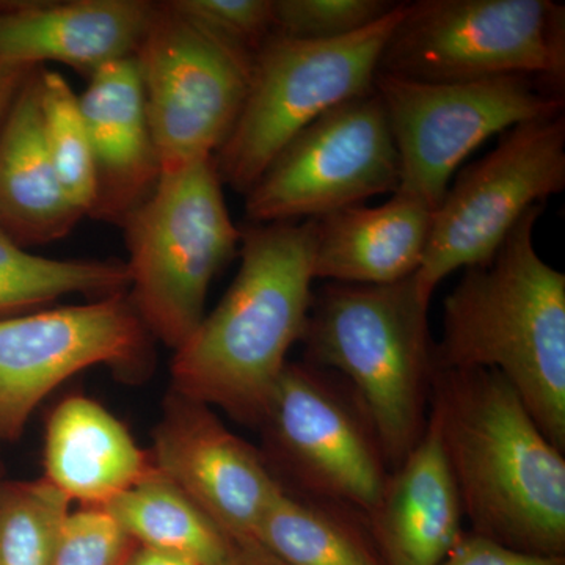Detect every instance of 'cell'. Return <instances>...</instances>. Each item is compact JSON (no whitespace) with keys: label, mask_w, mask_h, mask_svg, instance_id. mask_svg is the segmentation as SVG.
Here are the masks:
<instances>
[{"label":"cell","mask_w":565,"mask_h":565,"mask_svg":"<svg viewBox=\"0 0 565 565\" xmlns=\"http://www.w3.org/2000/svg\"><path fill=\"white\" fill-rule=\"evenodd\" d=\"M151 341L128 294L0 319V445L20 440L36 407L88 367L147 373Z\"/></svg>","instance_id":"cell-13"},{"label":"cell","mask_w":565,"mask_h":565,"mask_svg":"<svg viewBox=\"0 0 565 565\" xmlns=\"http://www.w3.org/2000/svg\"><path fill=\"white\" fill-rule=\"evenodd\" d=\"M71 505L47 479L0 478V565H54Z\"/></svg>","instance_id":"cell-24"},{"label":"cell","mask_w":565,"mask_h":565,"mask_svg":"<svg viewBox=\"0 0 565 565\" xmlns=\"http://www.w3.org/2000/svg\"><path fill=\"white\" fill-rule=\"evenodd\" d=\"M390 0H274V35L303 41L344 39L381 21Z\"/></svg>","instance_id":"cell-26"},{"label":"cell","mask_w":565,"mask_h":565,"mask_svg":"<svg viewBox=\"0 0 565 565\" xmlns=\"http://www.w3.org/2000/svg\"><path fill=\"white\" fill-rule=\"evenodd\" d=\"M221 565H288L258 539L233 541L232 552Z\"/></svg>","instance_id":"cell-31"},{"label":"cell","mask_w":565,"mask_h":565,"mask_svg":"<svg viewBox=\"0 0 565 565\" xmlns=\"http://www.w3.org/2000/svg\"><path fill=\"white\" fill-rule=\"evenodd\" d=\"M545 204L531 207L490 262L463 269L444 302L437 370L503 375L561 452L565 449V275L534 247Z\"/></svg>","instance_id":"cell-3"},{"label":"cell","mask_w":565,"mask_h":565,"mask_svg":"<svg viewBox=\"0 0 565 565\" xmlns=\"http://www.w3.org/2000/svg\"><path fill=\"white\" fill-rule=\"evenodd\" d=\"M154 11L148 0L2 3L0 55L35 66L57 62L90 77L136 55Z\"/></svg>","instance_id":"cell-16"},{"label":"cell","mask_w":565,"mask_h":565,"mask_svg":"<svg viewBox=\"0 0 565 565\" xmlns=\"http://www.w3.org/2000/svg\"><path fill=\"white\" fill-rule=\"evenodd\" d=\"M79 102L96 180L88 217L122 226L150 199L162 174L134 57L93 73Z\"/></svg>","instance_id":"cell-15"},{"label":"cell","mask_w":565,"mask_h":565,"mask_svg":"<svg viewBox=\"0 0 565 565\" xmlns=\"http://www.w3.org/2000/svg\"><path fill=\"white\" fill-rule=\"evenodd\" d=\"M129 285L126 263L33 255L0 228V319L44 310L70 294L93 300L122 296Z\"/></svg>","instance_id":"cell-23"},{"label":"cell","mask_w":565,"mask_h":565,"mask_svg":"<svg viewBox=\"0 0 565 565\" xmlns=\"http://www.w3.org/2000/svg\"><path fill=\"white\" fill-rule=\"evenodd\" d=\"M565 188L563 111L509 129L486 158L457 174L430 223L415 273L423 300L455 270L490 262L531 207Z\"/></svg>","instance_id":"cell-9"},{"label":"cell","mask_w":565,"mask_h":565,"mask_svg":"<svg viewBox=\"0 0 565 565\" xmlns=\"http://www.w3.org/2000/svg\"><path fill=\"white\" fill-rule=\"evenodd\" d=\"M44 141L63 191L84 215L95 203L96 180L90 137L79 95L57 71L41 70Z\"/></svg>","instance_id":"cell-25"},{"label":"cell","mask_w":565,"mask_h":565,"mask_svg":"<svg viewBox=\"0 0 565 565\" xmlns=\"http://www.w3.org/2000/svg\"><path fill=\"white\" fill-rule=\"evenodd\" d=\"M125 565H200L172 553L159 552V550L147 548L137 545L131 555L126 559Z\"/></svg>","instance_id":"cell-32"},{"label":"cell","mask_w":565,"mask_h":565,"mask_svg":"<svg viewBox=\"0 0 565 565\" xmlns=\"http://www.w3.org/2000/svg\"><path fill=\"white\" fill-rule=\"evenodd\" d=\"M462 505L437 416L404 462L386 479L370 515V534L384 565H440L462 535Z\"/></svg>","instance_id":"cell-17"},{"label":"cell","mask_w":565,"mask_h":565,"mask_svg":"<svg viewBox=\"0 0 565 565\" xmlns=\"http://www.w3.org/2000/svg\"><path fill=\"white\" fill-rule=\"evenodd\" d=\"M36 68L40 66L11 61V58L0 55V131H2L3 122L9 117L21 88L24 87L25 81Z\"/></svg>","instance_id":"cell-30"},{"label":"cell","mask_w":565,"mask_h":565,"mask_svg":"<svg viewBox=\"0 0 565 565\" xmlns=\"http://www.w3.org/2000/svg\"><path fill=\"white\" fill-rule=\"evenodd\" d=\"M427 311L415 274L390 285L327 282L313 294L300 340L305 363L348 379L393 470L429 415L435 343Z\"/></svg>","instance_id":"cell-4"},{"label":"cell","mask_w":565,"mask_h":565,"mask_svg":"<svg viewBox=\"0 0 565 565\" xmlns=\"http://www.w3.org/2000/svg\"><path fill=\"white\" fill-rule=\"evenodd\" d=\"M399 156L375 88L297 134L245 193L253 225L319 218L399 189Z\"/></svg>","instance_id":"cell-12"},{"label":"cell","mask_w":565,"mask_h":565,"mask_svg":"<svg viewBox=\"0 0 565 565\" xmlns=\"http://www.w3.org/2000/svg\"><path fill=\"white\" fill-rule=\"evenodd\" d=\"M150 449L90 397H66L51 412L44 437V479L81 509H104L154 473Z\"/></svg>","instance_id":"cell-18"},{"label":"cell","mask_w":565,"mask_h":565,"mask_svg":"<svg viewBox=\"0 0 565 565\" xmlns=\"http://www.w3.org/2000/svg\"><path fill=\"white\" fill-rule=\"evenodd\" d=\"M377 74L430 84L527 76L564 92L565 7L552 0L405 2Z\"/></svg>","instance_id":"cell-7"},{"label":"cell","mask_w":565,"mask_h":565,"mask_svg":"<svg viewBox=\"0 0 565 565\" xmlns=\"http://www.w3.org/2000/svg\"><path fill=\"white\" fill-rule=\"evenodd\" d=\"M156 467V465H154ZM137 545L200 565H221L233 539L156 468L103 509Z\"/></svg>","instance_id":"cell-21"},{"label":"cell","mask_w":565,"mask_h":565,"mask_svg":"<svg viewBox=\"0 0 565 565\" xmlns=\"http://www.w3.org/2000/svg\"><path fill=\"white\" fill-rule=\"evenodd\" d=\"M137 544L103 509L73 511L54 565H125Z\"/></svg>","instance_id":"cell-28"},{"label":"cell","mask_w":565,"mask_h":565,"mask_svg":"<svg viewBox=\"0 0 565 565\" xmlns=\"http://www.w3.org/2000/svg\"><path fill=\"white\" fill-rule=\"evenodd\" d=\"M41 70L25 81L0 131V228L22 247L63 239L85 217L63 191L44 141Z\"/></svg>","instance_id":"cell-20"},{"label":"cell","mask_w":565,"mask_h":565,"mask_svg":"<svg viewBox=\"0 0 565 565\" xmlns=\"http://www.w3.org/2000/svg\"><path fill=\"white\" fill-rule=\"evenodd\" d=\"M440 565H565V559L564 556L519 552L492 539L463 533Z\"/></svg>","instance_id":"cell-29"},{"label":"cell","mask_w":565,"mask_h":565,"mask_svg":"<svg viewBox=\"0 0 565 565\" xmlns=\"http://www.w3.org/2000/svg\"><path fill=\"white\" fill-rule=\"evenodd\" d=\"M404 9L397 2L381 21L344 39L270 36L253 61L239 117L214 156L223 184L245 195L297 134L373 92L382 52Z\"/></svg>","instance_id":"cell-6"},{"label":"cell","mask_w":565,"mask_h":565,"mask_svg":"<svg viewBox=\"0 0 565 565\" xmlns=\"http://www.w3.org/2000/svg\"><path fill=\"white\" fill-rule=\"evenodd\" d=\"M152 462L233 541L256 539L282 484L266 457L211 407L173 392L152 434Z\"/></svg>","instance_id":"cell-14"},{"label":"cell","mask_w":565,"mask_h":565,"mask_svg":"<svg viewBox=\"0 0 565 565\" xmlns=\"http://www.w3.org/2000/svg\"><path fill=\"white\" fill-rule=\"evenodd\" d=\"M134 61L162 174L215 156L243 109L252 62L170 0L156 2Z\"/></svg>","instance_id":"cell-10"},{"label":"cell","mask_w":565,"mask_h":565,"mask_svg":"<svg viewBox=\"0 0 565 565\" xmlns=\"http://www.w3.org/2000/svg\"><path fill=\"white\" fill-rule=\"evenodd\" d=\"M170 3L252 65L274 35V0H170Z\"/></svg>","instance_id":"cell-27"},{"label":"cell","mask_w":565,"mask_h":565,"mask_svg":"<svg viewBox=\"0 0 565 565\" xmlns=\"http://www.w3.org/2000/svg\"><path fill=\"white\" fill-rule=\"evenodd\" d=\"M434 210L405 193L377 207H344L315 218L313 274L344 285H390L423 263Z\"/></svg>","instance_id":"cell-19"},{"label":"cell","mask_w":565,"mask_h":565,"mask_svg":"<svg viewBox=\"0 0 565 565\" xmlns=\"http://www.w3.org/2000/svg\"><path fill=\"white\" fill-rule=\"evenodd\" d=\"M352 509L282 486L256 539L288 565H384Z\"/></svg>","instance_id":"cell-22"},{"label":"cell","mask_w":565,"mask_h":565,"mask_svg":"<svg viewBox=\"0 0 565 565\" xmlns=\"http://www.w3.org/2000/svg\"><path fill=\"white\" fill-rule=\"evenodd\" d=\"M315 239V218L244 230L233 285L174 351L173 392L258 427L307 326Z\"/></svg>","instance_id":"cell-2"},{"label":"cell","mask_w":565,"mask_h":565,"mask_svg":"<svg viewBox=\"0 0 565 565\" xmlns=\"http://www.w3.org/2000/svg\"><path fill=\"white\" fill-rule=\"evenodd\" d=\"M0 478H2V476H0Z\"/></svg>","instance_id":"cell-33"},{"label":"cell","mask_w":565,"mask_h":565,"mask_svg":"<svg viewBox=\"0 0 565 565\" xmlns=\"http://www.w3.org/2000/svg\"><path fill=\"white\" fill-rule=\"evenodd\" d=\"M121 228L134 310L152 340L178 351L203 321L211 282L243 236L226 207L214 156L162 174Z\"/></svg>","instance_id":"cell-5"},{"label":"cell","mask_w":565,"mask_h":565,"mask_svg":"<svg viewBox=\"0 0 565 565\" xmlns=\"http://www.w3.org/2000/svg\"><path fill=\"white\" fill-rule=\"evenodd\" d=\"M258 427L300 492L364 519L374 511L388 465L362 405L329 371L288 362Z\"/></svg>","instance_id":"cell-11"},{"label":"cell","mask_w":565,"mask_h":565,"mask_svg":"<svg viewBox=\"0 0 565 565\" xmlns=\"http://www.w3.org/2000/svg\"><path fill=\"white\" fill-rule=\"evenodd\" d=\"M430 412L471 533L544 556L565 553V460L503 375L437 370Z\"/></svg>","instance_id":"cell-1"},{"label":"cell","mask_w":565,"mask_h":565,"mask_svg":"<svg viewBox=\"0 0 565 565\" xmlns=\"http://www.w3.org/2000/svg\"><path fill=\"white\" fill-rule=\"evenodd\" d=\"M374 88L399 156L397 192L434 211L460 163L486 140L564 107V92L527 76L430 84L377 74Z\"/></svg>","instance_id":"cell-8"}]
</instances>
